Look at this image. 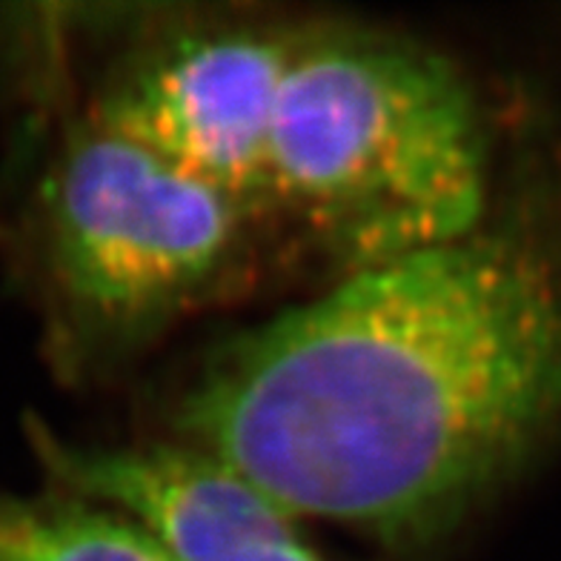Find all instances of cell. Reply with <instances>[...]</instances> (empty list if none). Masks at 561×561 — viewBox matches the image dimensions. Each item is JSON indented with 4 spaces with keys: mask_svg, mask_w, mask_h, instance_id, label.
<instances>
[{
    "mask_svg": "<svg viewBox=\"0 0 561 561\" xmlns=\"http://www.w3.org/2000/svg\"><path fill=\"white\" fill-rule=\"evenodd\" d=\"M175 424L293 518L444 539L561 444V193L255 327Z\"/></svg>",
    "mask_w": 561,
    "mask_h": 561,
    "instance_id": "obj_1",
    "label": "cell"
},
{
    "mask_svg": "<svg viewBox=\"0 0 561 561\" xmlns=\"http://www.w3.org/2000/svg\"><path fill=\"white\" fill-rule=\"evenodd\" d=\"M488 118L461 69L367 32L301 37L270 138V207L347 273L488 224Z\"/></svg>",
    "mask_w": 561,
    "mask_h": 561,
    "instance_id": "obj_2",
    "label": "cell"
},
{
    "mask_svg": "<svg viewBox=\"0 0 561 561\" xmlns=\"http://www.w3.org/2000/svg\"><path fill=\"white\" fill-rule=\"evenodd\" d=\"M252 218L238 198L87 118L37 190V252L67 324L121 347L213 296Z\"/></svg>",
    "mask_w": 561,
    "mask_h": 561,
    "instance_id": "obj_3",
    "label": "cell"
},
{
    "mask_svg": "<svg viewBox=\"0 0 561 561\" xmlns=\"http://www.w3.org/2000/svg\"><path fill=\"white\" fill-rule=\"evenodd\" d=\"M301 37L195 26L147 44L106 78L89 118L259 213L270 138Z\"/></svg>",
    "mask_w": 561,
    "mask_h": 561,
    "instance_id": "obj_4",
    "label": "cell"
},
{
    "mask_svg": "<svg viewBox=\"0 0 561 561\" xmlns=\"http://www.w3.org/2000/svg\"><path fill=\"white\" fill-rule=\"evenodd\" d=\"M35 447L55 488L135 516L175 561H324L287 510L190 444L83 447L37 430Z\"/></svg>",
    "mask_w": 561,
    "mask_h": 561,
    "instance_id": "obj_5",
    "label": "cell"
},
{
    "mask_svg": "<svg viewBox=\"0 0 561 561\" xmlns=\"http://www.w3.org/2000/svg\"><path fill=\"white\" fill-rule=\"evenodd\" d=\"M0 561H175L144 522L72 490L0 493Z\"/></svg>",
    "mask_w": 561,
    "mask_h": 561,
    "instance_id": "obj_6",
    "label": "cell"
}]
</instances>
